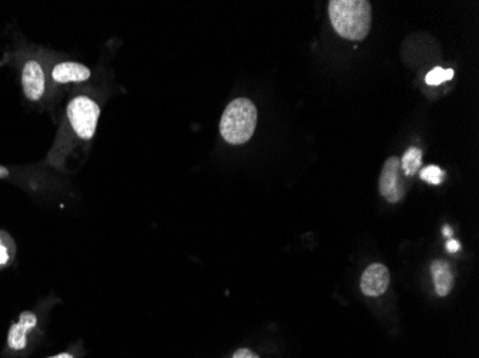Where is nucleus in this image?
<instances>
[{"label":"nucleus","mask_w":479,"mask_h":358,"mask_svg":"<svg viewBox=\"0 0 479 358\" xmlns=\"http://www.w3.org/2000/svg\"><path fill=\"white\" fill-rule=\"evenodd\" d=\"M421 179L426 181L430 185H439L444 182L445 172L436 165H429L421 171Z\"/></svg>","instance_id":"obj_13"},{"label":"nucleus","mask_w":479,"mask_h":358,"mask_svg":"<svg viewBox=\"0 0 479 358\" xmlns=\"http://www.w3.org/2000/svg\"><path fill=\"white\" fill-rule=\"evenodd\" d=\"M379 191L390 204L399 203L405 195L404 184L401 181V159L390 156L383 165L379 178Z\"/></svg>","instance_id":"obj_4"},{"label":"nucleus","mask_w":479,"mask_h":358,"mask_svg":"<svg viewBox=\"0 0 479 358\" xmlns=\"http://www.w3.org/2000/svg\"><path fill=\"white\" fill-rule=\"evenodd\" d=\"M92 72L82 63L77 62H62L58 63L52 69L54 82L59 85L73 84V82H85L91 77Z\"/></svg>","instance_id":"obj_7"},{"label":"nucleus","mask_w":479,"mask_h":358,"mask_svg":"<svg viewBox=\"0 0 479 358\" xmlns=\"http://www.w3.org/2000/svg\"><path fill=\"white\" fill-rule=\"evenodd\" d=\"M8 175H9V171L5 167L0 165V178H6Z\"/></svg>","instance_id":"obj_17"},{"label":"nucleus","mask_w":479,"mask_h":358,"mask_svg":"<svg viewBox=\"0 0 479 358\" xmlns=\"http://www.w3.org/2000/svg\"><path fill=\"white\" fill-rule=\"evenodd\" d=\"M37 324V318L33 312L25 311L20 314L19 321L16 324H12L9 334H8V345L12 350L20 351L26 347L27 343V334L32 331Z\"/></svg>","instance_id":"obj_8"},{"label":"nucleus","mask_w":479,"mask_h":358,"mask_svg":"<svg viewBox=\"0 0 479 358\" xmlns=\"http://www.w3.org/2000/svg\"><path fill=\"white\" fill-rule=\"evenodd\" d=\"M329 16L333 29L347 41H363L372 26V5L368 0H332Z\"/></svg>","instance_id":"obj_1"},{"label":"nucleus","mask_w":479,"mask_h":358,"mask_svg":"<svg viewBox=\"0 0 479 358\" xmlns=\"http://www.w3.org/2000/svg\"><path fill=\"white\" fill-rule=\"evenodd\" d=\"M66 113L75 134L79 138L84 141L94 138L101 115V108L94 99L88 96L73 98L66 108Z\"/></svg>","instance_id":"obj_3"},{"label":"nucleus","mask_w":479,"mask_h":358,"mask_svg":"<svg viewBox=\"0 0 479 358\" xmlns=\"http://www.w3.org/2000/svg\"><path fill=\"white\" fill-rule=\"evenodd\" d=\"M232 358H260V357L249 348H240L234 352Z\"/></svg>","instance_id":"obj_14"},{"label":"nucleus","mask_w":479,"mask_h":358,"mask_svg":"<svg viewBox=\"0 0 479 358\" xmlns=\"http://www.w3.org/2000/svg\"><path fill=\"white\" fill-rule=\"evenodd\" d=\"M430 274L433 278V284L436 294L439 297H447L454 287V274L448 265V262L442 260H436L430 265Z\"/></svg>","instance_id":"obj_9"},{"label":"nucleus","mask_w":479,"mask_h":358,"mask_svg":"<svg viewBox=\"0 0 479 358\" xmlns=\"http://www.w3.org/2000/svg\"><path fill=\"white\" fill-rule=\"evenodd\" d=\"M48 358H73V355L69 354V352H61V354H56V355H52V357H48Z\"/></svg>","instance_id":"obj_16"},{"label":"nucleus","mask_w":479,"mask_h":358,"mask_svg":"<svg viewBox=\"0 0 479 358\" xmlns=\"http://www.w3.org/2000/svg\"><path fill=\"white\" fill-rule=\"evenodd\" d=\"M422 165V151L416 146H411L402 156L401 168L404 170L405 175L412 177L415 175Z\"/></svg>","instance_id":"obj_10"},{"label":"nucleus","mask_w":479,"mask_h":358,"mask_svg":"<svg viewBox=\"0 0 479 358\" xmlns=\"http://www.w3.org/2000/svg\"><path fill=\"white\" fill-rule=\"evenodd\" d=\"M454 77V70L452 69H444V68H433L425 77V81L428 85L430 87H437L441 85L445 81H449V79Z\"/></svg>","instance_id":"obj_12"},{"label":"nucleus","mask_w":479,"mask_h":358,"mask_svg":"<svg viewBox=\"0 0 479 358\" xmlns=\"http://www.w3.org/2000/svg\"><path fill=\"white\" fill-rule=\"evenodd\" d=\"M20 81L23 94L29 101L36 102L42 99L46 89V77L41 63L35 59L27 60L22 69Z\"/></svg>","instance_id":"obj_5"},{"label":"nucleus","mask_w":479,"mask_h":358,"mask_svg":"<svg viewBox=\"0 0 479 358\" xmlns=\"http://www.w3.org/2000/svg\"><path fill=\"white\" fill-rule=\"evenodd\" d=\"M459 248H461V245H459V243L455 241V240H451V241H448V244H447V250H448L449 252H452V254L458 252Z\"/></svg>","instance_id":"obj_15"},{"label":"nucleus","mask_w":479,"mask_h":358,"mask_svg":"<svg viewBox=\"0 0 479 358\" xmlns=\"http://www.w3.org/2000/svg\"><path fill=\"white\" fill-rule=\"evenodd\" d=\"M444 235L451 236V235H452V228L448 226V225H445V226H444Z\"/></svg>","instance_id":"obj_18"},{"label":"nucleus","mask_w":479,"mask_h":358,"mask_svg":"<svg viewBox=\"0 0 479 358\" xmlns=\"http://www.w3.org/2000/svg\"><path fill=\"white\" fill-rule=\"evenodd\" d=\"M390 284L389 269L383 264L369 265L361 280V290L368 297H379L386 293Z\"/></svg>","instance_id":"obj_6"},{"label":"nucleus","mask_w":479,"mask_h":358,"mask_svg":"<svg viewBox=\"0 0 479 358\" xmlns=\"http://www.w3.org/2000/svg\"><path fill=\"white\" fill-rule=\"evenodd\" d=\"M257 127V108L247 98L230 102L221 116L220 132L230 145H243L253 138Z\"/></svg>","instance_id":"obj_2"},{"label":"nucleus","mask_w":479,"mask_h":358,"mask_svg":"<svg viewBox=\"0 0 479 358\" xmlns=\"http://www.w3.org/2000/svg\"><path fill=\"white\" fill-rule=\"evenodd\" d=\"M15 254L16 247L12 236L5 231H0V269H4L12 264Z\"/></svg>","instance_id":"obj_11"}]
</instances>
